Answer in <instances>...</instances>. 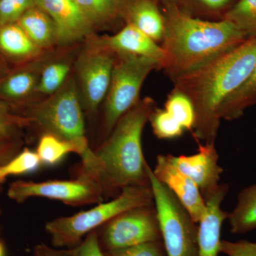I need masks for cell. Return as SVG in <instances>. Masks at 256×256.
<instances>
[{
  "label": "cell",
  "mask_w": 256,
  "mask_h": 256,
  "mask_svg": "<svg viewBox=\"0 0 256 256\" xmlns=\"http://www.w3.org/2000/svg\"><path fill=\"white\" fill-rule=\"evenodd\" d=\"M13 138L6 136L3 133L0 132V144H5V143H14L13 142Z\"/></svg>",
  "instance_id": "cell-39"
},
{
  "label": "cell",
  "mask_w": 256,
  "mask_h": 256,
  "mask_svg": "<svg viewBox=\"0 0 256 256\" xmlns=\"http://www.w3.org/2000/svg\"><path fill=\"white\" fill-rule=\"evenodd\" d=\"M96 230L104 252L162 240L154 204L126 210Z\"/></svg>",
  "instance_id": "cell-10"
},
{
  "label": "cell",
  "mask_w": 256,
  "mask_h": 256,
  "mask_svg": "<svg viewBox=\"0 0 256 256\" xmlns=\"http://www.w3.org/2000/svg\"><path fill=\"white\" fill-rule=\"evenodd\" d=\"M154 70H160L156 60L138 56L116 54L110 86L104 101L98 141L94 148L108 137L119 120L139 102L143 84Z\"/></svg>",
  "instance_id": "cell-6"
},
{
  "label": "cell",
  "mask_w": 256,
  "mask_h": 256,
  "mask_svg": "<svg viewBox=\"0 0 256 256\" xmlns=\"http://www.w3.org/2000/svg\"><path fill=\"white\" fill-rule=\"evenodd\" d=\"M32 256H72L66 249L60 250L55 247H50L46 244H40L34 248Z\"/></svg>",
  "instance_id": "cell-35"
},
{
  "label": "cell",
  "mask_w": 256,
  "mask_h": 256,
  "mask_svg": "<svg viewBox=\"0 0 256 256\" xmlns=\"http://www.w3.org/2000/svg\"><path fill=\"white\" fill-rule=\"evenodd\" d=\"M14 109L0 100V132L14 138L20 128L31 126L30 119L21 114H16Z\"/></svg>",
  "instance_id": "cell-30"
},
{
  "label": "cell",
  "mask_w": 256,
  "mask_h": 256,
  "mask_svg": "<svg viewBox=\"0 0 256 256\" xmlns=\"http://www.w3.org/2000/svg\"><path fill=\"white\" fill-rule=\"evenodd\" d=\"M104 254L106 256H166L162 240L144 242Z\"/></svg>",
  "instance_id": "cell-32"
},
{
  "label": "cell",
  "mask_w": 256,
  "mask_h": 256,
  "mask_svg": "<svg viewBox=\"0 0 256 256\" xmlns=\"http://www.w3.org/2000/svg\"><path fill=\"white\" fill-rule=\"evenodd\" d=\"M161 46L164 60L161 70L174 82L247 40L244 32L226 20L194 18L176 4L166 6Z\"/></svg>",
  "instance_id": "cell-2"
},
{
  "label": "cell",
  "mask_w": 256,
  "mask_h": 256,
  "mask_svg": "<svg viewBox=\"0 0 256 256\" xmlns=\"http://www.w3.org/2000/svg\"><path fill=\"white\" fill-rule=\"evenodd\" d=\"M10 68H11L10 66L0 56V78L4 76L5 74H8Z\"/></svg>",
  "instance_id": "cell-37"
},
{
  "label": "cell",
  "mask_w": 256,
  "mask_h": 256,
  "mask_svg": "<svg viewBox=\"0 0 256 256\" xmlns=\"http://www.w3.org/2000/svg\"><path fill=\"white\" fill-rule=\"evenodd\" d=\"M154 204L150 186H130L124 188L114 200L98 204L90 210L73 216H62L47 222L45 230L54 247L72 248L86 235L126 210Z\"/></svg>",
  "instance_id": "cell-5"
},
{
  "label": "cell",
  "mask_w": 256,
  "mask_h": 256,
  "mask_svg": "<svg viewBox=\"0 0 256 256\" xmlns=\"http://www.w3.org/2000/svg\"><path fill=\"white\" fill-rule=\"evenodd\" d=\"M168 156L174 166L196 184L203 196L220 186L224 170L218 164L215 142L198 144V152L192 156Z\"/></svg>",
  "instance_id": "cell-14"
},
{
  "label": "cell",
  "mask_w": 256,
  "mask_h": 256,
  "mask_svg": "<svg viewBox=\"0 0 256 256\" xmlns=\"http://www.w3.org/2000/svg\"><path fill=\"white\" fill-rule=\"evenodd\" d=\"M66 250L72 256H106L99 246L96 230L88 234L78 246Z\"/></svg>",
  "instance_id": "cell-33"
},
{
  "label": "cell",
  "mask_w": 256,
  "mask_h": 256,
  "mask_svg": "<svg viewBox=\"0 0 256 256\" xmlns=\"http://www.w3.org/2000/svg\"><path fill=\"white\" fill-rule=\"evenodd\" d=\"M153 134L160 140H172L181 137L185 132L182 126L164 108L158 106L150 117Z\"/></svg>",
  "instance_id": "cell-29"
},
{
  "label": "cell",
  "mask_w": 256,
  "mask_h": 256,
  "mask_svg": "<svg viewBox=\"0 0 256 256\" xmlns=\"http://www.w3.org/2000/svg\"><path fill=\"white\" fill-rule=\"evenodd\" d=\"M8 194L18 203L32 197H43L76 207L98 204L105 198L98 182L80 166L76 170V176L72 180L15 182L10 184Z\"/></svg>",
  "instance_id": "cell-9"
},
{
  "label": "cell",
  "mask_w": 256,
  "mask_h": 256,
  "mask_svg": "<svg viewBox=\"0 0 256 256\" xmlns=\"http://www.w3.org/2000/svg\"><path fill=\"white\" fill-rule=\"evenodd\" d=\"M14 149H16L14 143L0 144V165L4 164L8 160L12 158Z\"/></svg>",
  "instance_id": "cell-36"
},
{
  "label": "cell",
  "mask_w": 256,
  "mask_h": 256,
  "mask_svg": "<svg viewBox=\"0 0 256 256\" xmlns=\"http://www.w3.org/2000/svg\"><path fill=\"white\" fill-rule=\"evenodd\" d=\"M130 0H114L116 3V6H117L119 14L122 10L124 9L126 4H128Z\"/></svg>",
  "instance_id": "cell-38"
},
{
  "label": "cell",
  "mask_w": 256,
  "mask_h": 256,
  "mask_svg": "<svg viewBox=\"0 0 256 256\" xmlns=\"http://www.w3.org/2000/svg\"><path fill=\"white\" fill-rule=\"evenodd\" d=\"M34 6V0H0V25L18 22L26 11Z\"/></svg>",
  "instance_id": "cell-31"
},
{
  "label": "cell",
  "mask_w": 256,
  "mask_h": 256,
  "mask_svg": "<svg viewBox=\"0 0 256 256\" xmlns=\"http://www.w3.org/2000/svg\"><path fill=\"white\" fill-rule=\"evenodd\" d=\"M54 54L53 50H47L36 60L10 68L0 78V100L14 109L26 108L36 102L42 69Z\"/></svg>",
  "instance_id": "cell-11"
},
{
  "label": "cell",
  "mask_w": 256,
  "mask_h": 256,
  "mask_svg": "<svg viewBox=\"0 0 256 256\" xmlns=\"http://www.w3.org/2000/svg\"><path fill=\"white\" fill-rule=\"evenodd\" d=\"M220 252L228 256H256V242L247 240H222Z\"/></svg>",
  "instance_id": "cell-34"
},
{
  "label": "cell",
  "mask_w": 256,
  "mask_h": 256,
  "mask_svg": "<svg viewBox=\"0 0 256 256\" xmlns=\"http://www.w3.org/2000/svg\"><path fill=\"white\" fill-rule=\"evenodd\" d=\"M256 106V66L240 87L224 100L218 109L220 120H235Z\"/></svg>",
  "instance_id": "cell-21"
},
{
  "label": "cell",
  "mask_w": 256,
  "mask_h": 256,
  "mask_svg": "<svg viewBox=\"0 0 256 256\" xmlns=\"http://www.w3.org/2000/svg\"><path fill=\"white\" fill-rule=\"evenodd\" d=\"M74 64V75L84 114L95 117L105 100L112 76L116 54L102 36L92 34L86 38Z\"/></svg>",
  "instance_id": "cell-7"
},
{
  "label": "cell",
  "mask_w": 256,
  "mask_h": 256,
  "mask_svg": "<svg viewBox=\"0 0 256 256\" xmlns=\"http://www.w3.org/2000/svg\"><path fill=\"white\" fill-rule=\"evenodd\" d=\"M149 175L166 256H198L196 224L151 168Z\"/></svg>",
  "instance_id": "cell-8"
},
{
  "label": "cell",
  "mask_w": 256,
  "mask_h": 256,
  "mask_svg": "<svg viewBox=\"0 0 256 256\" xmlns=\"http://www.w3.org/2000/svg\"><path fill=\"white\" fill-rule=\"evenodd\" d=\"M18 23L40 50L46 52L58 46V34L54 22L36 5L26 11Z\"/></svg>",
  "instance_id": "cell-19"
},
{
  "label": "cell",
  "mask_w": 256,
  "mask_h": 256,
  "mask_svg": "<svg viewBox=\"0 0 256 256\" xmlns=\"http://www.w3.org/2000/svg\"><path fill=\"white\" fill-rule=\"evenodd\" d=\"M75 58L69 54L52 56L42 69L37 95L46 98L60 90L73 72Z\"/></svg>",
  "instance_id": "cell-20"
},
{
  "label": "cell",
  "mask_w": 256,
  "mask_h": 256,
  "mask_svg": "<svg viewBox=\"0 0 256 256\" xmlns=\"http://www.w3.org/2000/svg\"><path fill=\"white\" fill-rule=\"evenodd\" d=\"M162 2L164 3L165 6H168L172 4L176 5V0H162Z\"/></svg>",
  "instance_id": "cell-41"
},
{
  "label": "cell",
  "mask_w": 256,
  "mask_h": 256,
  "mask_svg": "<svg viewBox=\"0 0 256 256\" xmlns=\"http://www.w3.org/2000/svg\"><path fill=\"white\" fill-rule=\"evenodd\" d=\"M94 28L114 22L119 15L114 0H74Z\"/></svg>",
  "instance_id": "cell-24"
},
{
  "label": "cell",
  "mask_w": 256,
  "mask_h": 256,
  "mask_svg": "<svg viewBox=\"0 0 256 256\" xmlns=\"http://www.w3.org/2000/svg\"><path fill=\"white\" fill-rule=\"evenodd\" d=\"M237 0H176V6L186 14L202 15L214 18V21L224 20Z\"/></svg>",
  "instance_id": "cell-26"
},
{
  "label": "cell",
  "mask_w": 256,
  "mask_h": 256,
  "mask_svg": "<svg viewBox=\"0 0 256 256\" xmlns=\"http://www.w3.org/2000/svg\"><path fill=\"white\" fill-rule=\"evenodd\" d=\"M152 173L178 198L193 222L198 224L206 212V205L196 184L172 164L168 154L158 156Z\"/></svg>",
  "instance_id": "cell-13"
},
{
  "label": "cell",
  "mask_w": 256,
  "mask_h": 256,
  "mask_svg": "<svg viewBox=\"0 0 256 256\" xmlns=\"http://www.w3.org/2000/svg\"><path fill=\"white\" fill-rule=\"evenodd\" d=\"M52 18L58 34V46L82 42L94 34V28L74 0H34Z\"/></svg>",
  "instance_id": "cell-12"
},
{
  "label": "cell",
  "mask_w": 256,
  "mask_h": 256,
  "mask_svg": "<svg viewBox=\"0 0 256 256\" xmlns=\"http://www.w3.org/2000/svg\"><path fill=\"white\" fill-rule=\"evenodd\" d=\"M226 184H220L214 191L204 196L206 210L198 226V256H218L222 239V226L228 213L222 208V204L228 193Z\"/></svg>",
  "instance_id": "cell-15"
},
{
  "label": "cell",
  "mask_w": 256,
  "mask_h": 256,
  "mask_svg": "<svg viewBox=\"0 0 256 256\" xmlns=\"http://www.w3.org/2000/svg\"><path fill=\"white\" fill-rule=\"evenodd\" d=\"M164 108L182 126L185 131L193 132L196 114L193 104L188 96L173 88L166 98Z\"/></svg>",
  "instance_id": "cell-25"
},
{
  "label": "cell",
  "mask_w": 256,
  "mask_h": 256,
  "mask_svg": "<svg viewBox=\"0 0 256 256\" xmlns=\"http://www.w3.org/2000/svg\"><path fill=\"white\" fill-rule=\"evenodd\" d=\"M42 165L36 152L25 148L18 156L0 165V184L4 183L9 176L34 172Z\"/></svg>",
  "instance_id": "cell-28"
},
{
  "label": "cell",
  "mask_w": 256,
  "mask_h": 256,
  "mask_svg": "<svg viewBox=\"0 0 256 256\" xmlns=\"http://www.w3.org/2000/svg\"><path fill=\"white\" fill-rule=\"evenodd\" d=\"M36 152L42 165L46 166H54L70 153L82 154L78 146L50 134L40 136Z\"/></svg>",
  "instance_id": "cell-23"
},
{
  "label": "cell",
  "mask_w": 256,
  "mask_h": 256,
  "mask_svg": "<svg viewBox=\"0 0 256 256\" xmlns=\"http://www.w3.org/2000/svg\"><path fill=\"white\" fill-rule=\"evenodd\" d=\"M120 14L126 18V24L134 25L158 43L162 41L164 16L156 0H130Z\"/></svg>",
  "instance_id": "cell-18"
},
{
  "label": "cell",
  "mask_w": 256,
  "mask_h": 256,
  "mask_svg": "<svg viewBox=\"0 0 256 256\" xmlns=\"http://www.w3.org/2000/svg\"><path fill=\"white\" fill-rule=\"evenodd\" d=\"M106 45L116 54H131L156 60L160 70L164 60V52L161 45L131 24L110 36H102Z\"/></svg>",
  "instance_id": "cell-16"
},
{
  "label": "cell",
  "mask_w": 256,
  "mask_h": 256,
  "mask_svg": "<svg viewBox=\"0 0 256 256\" xmlns=\"http://www.w3.org/2000/svg\"><path fill=\"white\" fill-rule=\"evenodd\" d=\"M156 107L150 97L140 99L122 116L105 140L94 148L96 178L105 198L117 196L130 186H150L142 150V133Z\"/></svg>",
  "instance_id": "cell-3"
},
{
  "label": "cell",
  "mask_w": 256,
  "mask_h": 256,
  "mask_svg": "<svg viewBox=\"0 0 256 256\" xmlns=\"http://www.w3.org/2000/svg\"><path fill=\"white\" fill-rule=\"evenodd\" d=\"M227 220L234 234L242 235L256 229V184L240 192L236 205Z\"/></svg>",
  "instance_id": "cell-22"
},
{
  "label": "cell",
  "mask_w": 256,
  "mask_h": 256,
  "mask_svg": "<svg viewBox=\"0 0 256 256\" xmlns=\"http://www.w3.org/2000/svg\"><path fill=\"white\" fill-rule=\"evenodd\" d=\"M224 20L233 23L248 38L256 37V0H237Z\"/></svg>",
  "instance_id": "cell-27"
},
{
  "label": "cell",
  "mask_w": 256,
  "mask_h": 256,
  "mask_svg": "<svg viewBox=\"0 0 256 256\" xmlns=\"http://www.w3.org/2000/svg\"><path fill=\"white\" fill-rule=\"evenodd\" d=\"M5 247L3 242L0 240V256H5Z\"/></svg>",
  "instance_id": "cell-40"
},
{
  "label": "cell",
  "mask_w": 256,
  "mask_h": 256,
  "mask_svg": "<svg viewBox=\"0 0 256 256\" xmlns=\"http://www.w3.org/2000/svg\"><path fill=\"white\" fill-rule=\"evenodd\" d=\"M44 52L32 42L18 22L0 25V56L10 66L36 60Z\"/></svg>",
  "instance_id": "cell-17"
},
{
  "label": "cell",
  "mask_w": 256,
  "mask_h": 256,
  "mask_svg": "<svg viewBox=\"0 0 256 256\" xmlns=\"http://www.w3.org/2000/svg\"><path fill=\"white\" fill-rule=\"evenodd\" d=\"M23 116L42 134H53L78 146L80 168L95 175L96 156L86 136L85 114L74 72L60 90L26 108Z\"/></svg>",
  "instance_id": "cell-4"
},
{
  "label": "cell",
  "mask_w": 256,
  "mask_h": 256,
  "mask_svg": "<svg viewBox=\"0 0 256 256\" xmlns=\"http://www.w3.org/2000/svg\"><path fill=\"white\" fill-rule=\"evenodd\" d=\"M256 66V37L247 38L235 48L176 78L173 88L188 96L196 114L194 137L215 142L222 102L245 82Z\"/></svg>",
  "instance_id": "cell-1"
}]
</instances>
